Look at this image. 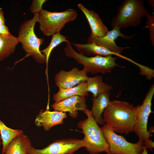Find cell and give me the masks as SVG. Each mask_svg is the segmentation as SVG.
<instances>
[{"instance_id": "3957f363", "label": "cell", "mask_w": 154, "mask_h": 154, "mask_svg": "<svg viewBox=\"0 0 154 154\" xmlns=\"http://www.w3.org/2000/svg\"><path fill=\"white\" fill-rule=\"evenodd\" d=\"M64 50L66 56L74 59L78 64L82 65L83 69L87 73L93 75L99 73L105 74L110 72L115 67L123 68L116 63L117 57L112 55L88 57L80 54L75 50L69 41L66 42Z\"/></svg>"}, {"instance_id": "2e32d148", "label": "cell", "mask_w": 154, "mask_h": 154, "mask_svg": "<svg viewBox=\"0 0 154 154\" xmlns=\"http://www.w3.org/2000/svg\"><path fill=\"white\" fill-rule=\"evenodd\" d=\"M110 96L109 92L101 94L96 98H92V106L90 111L98 125H103L106 124L102 115L110 103Z\"/></svg>"}, {"instance_id": "d6986e66", "label": "cell", "mask_w": 154, "mask_h": 154, "mask_svg": "<svg viewBox=\"0 0 154 154\" xmlns=\"http://www.w3.org/2000/svg\"><path fill=\"white\" fill-rule=\"evenodd\" d=\"M86 82V90L91 92L94 98H96L101 94L109 92L112 88V85L104 83L102 77L100 76L88 77Z\"/></svg>"}, {"instance_id": "8fae6325", "label": "cell", "mask_w": 154, "mask_h": 154, "mask_svg": "<svg viewBox=\"0 0 154 154\" xmlns=\"http://www.w3.org/2000/svg\"><path fill=\"white\" fill-rule=\"evenodd\" d=\"M87 73L83 69L73 67L68 71L62 70L55 75L54 80L58 88H68L75 86L87 80Z\"/></svg>"}, {"instance_id": "7a4b0ae2", "label": "cell", "mask_w": 154, "mask_h": 154, "mask_svg": "<svg viewBox=\"0 0 154 154\" xmlns=\"http://www.w3.org/2000/svg\"><path fill=\"white\" fill-rule=\"evenodd\" d=\"M84 113L87 118L79 121L77 124V127L82 130L81 132L84 135L82 139L84 147L90 154H98L103 152L111 154L109 144L90 110L87 108Z\"/></svg>"}, {"instance_id": "4316f807", "label": "cell", "mask_w": 154, "mask_h": 154, "mask_svg": "<svg viewBox=\"0 0 154 154\" xmlns=\"http://www.w3.org/2000/svg\"><path fill=\"white\" fill-rule=\"evenodd\" d=\"M143 146L146 149H148L151 151H152L154 148V142L151 139L143 142Z\"/></svg>"}, {"instance_id": "ba28073f", "label": "cell", "mask_w": 154, "mask_h": 154, "mask_svg": "<svg viewBox=\"0 0 154 154\" xmlns=\"http://www.w3.org/2000/svg\"><path fill=\"white\" fill-rule=\"evenodd\" d=\"M154 94V85L149 88L141 105L136 106V116L133 131L138 136L139 140L144 142L152 136L147 130V124L149 116L152 112L151 101Z\"/></svg>"}, {"instance_id": "603a6c76", "label": "cell", "mask_w": 154, "mask_h": 154, "mask_svg": "<svg viewBox=\"0 0 154 154\" xmlns=\"http://www.w3.org/2000/svg\"><path fill=\"white\" fill-rule=\"evenodd\" d=\"M146 16L147 20L146 22V27L149 30V36L152 45H154V14L151 15L148 13Z\"/></svg>"}, {"instance_id": "7402d4cb", "label": "cell", "mask_w": 154, "mask_h": 154, "mask_svg": "<svg viewBox=\"0 0 154 154\" xmlns=\"http://www.w3.org/2000/svg\"><path fill=\"white\" fill-rule=\"evenodd\" d=\"M50 42L46 48L40 51L45 56L46 59V69L45 73L48 78V66L49 58L52 50L57 46L64 42H68V37L58 32L53 35Z\"/></svg>"}, {"instance_id": "9c48e42d", "label": "cell", "mask_w": 154, "mask_h": 154, "mask_svg": "<svg viewBox=\"0 0 154 154\" xmlns=\"http://www.w3.org/2000/svg\"><path fill=\"white\" fill-rule=\"evenodd\" d=\"M85 147L83 139H62L56 140L40 149H35L31 146L29 148L28 154H74Z\"/></svg>"}, {"instance_id": "ac0fdd59", "label": "cell", "mask_w": 154, "mask_h": 154, "mask_svg": "<svg viewBox=\"0 0 154 154\" xmlns=\"http://www.w3.org/2000/svg\"><path fill=\"white\" fill-rule=\"evenodd\" d=\"M86 87V83L85 82L70 88H59L58 92L53 95V100L55 102H56L74 96L86 97L89 95Z\"/></svg>"}, {"instance_id": "277c9868", "label": "cell", "mask_w": 154, "mask_h": 154, "mask_svg": "<svg viewBox=\"0 0 154 154\" xmlns=\"http://www.w3.org/2000/svg\"><path fill=\"white\" fill-rule=\"evenodd\" d=\"M33 18L23 22L19 28L17 37L22 47L26 53V57L32 56L36 62L42 64L46 62V57L40 50L44 42L42 38H38L34 32V27L39 21V14H34Z\"/></svg>"}, {"instance_id": "52a82bcc", "label": "cell", "mask_w": 154, "mask_h": 154, "mask_svg": "<svg viewBox=\"0 0 154 154\" xmlns=\"http://www.w3.org/2000/svg\"><path fill=\"white\" fill-rule=\"evenodd\" d=\"M109 145L111 154H140L143 142L139 140L134 143L127 141L123 136L117 135L107 124L101 127Z\"/></svg>"}, {"instance_id": "5b68a950", "label": "cell", "mask_w": 154, "mask_h": 154, "mask_svg": "<svg viewBox=\"0 0 154 154\" xmlns=\"http://www.w3.org/2000/svg\"><path fill=\"white\" fill-rule=\"evenodd\" d=\"M143 0H125L118 8V13L112 20V28L121 29L137 27L141 22L143 17L148 13Z\"/></svg>"}, {"instance_id": "83f0119b", "label": "cell", "mask_w": 154, "mask_h": 154, "mask_svg": "<svg viewBox=\"0 0 154 154\" xmlns=\"http://www.w3.org/2000/svg\"><path fill=\"white\" fill-rule=\"evenodd\" d=\"M140 154H148V153L147 150L144 146L143 147V150Z\"/></svg>"}, {"instance_id": "4dcf8cb0", "label": "cell", "mask_w": 154, "mask_h": 154, "mask_svg": "<svg viewBox=\"0 0 154 154\" xmlns=\"http://www.w3.org/2000/svg\"></svg>"}, {"instance_id": "f546056e", "label": "cell", "mask_w": 154, "mask_h": 154, "mask_svg": "<svg viewBox=\"0 0 154 154\" xmlns=\"http://www.w3.org/2000/svg\"><path fill=\"white\" fill-rule=\"evenodd\" d=\"M2 144V140H1V136H0V147L1 145Z\"/></svg>"}, {"instance_id": "8992f818", "label": "cell", "mask_w": 154, "mask_h": 154, "mask_svg": "<svg viewBox=\"0 0 154 154\" xmlns=\"http://www.w3.org/2000/svg\"><path fill=\"white\" fill-rule=\"evenodd\" d=\"M78 15L76 11L72 8L61 12H52L42 9L38 21L40 29L45 36H52L60 32L66 23L74 20Z\"/></svg>"}, {"instance_id": "6da1fadb", "label": "cell", "mask_w": 154, "mask_h": 154, "mask_svg": "<svg viewBox=\"0 0 154 154\" xmlns=\"http://www.w3.org/2000/svg\"><path fill=\"white\" fill-rule=\"evenodd\" d=\"M136 106L124 101H110L103 113V118L116 133L127 134L133 131Z\"/></svg>"}, {"instance_id": "9a60e30c", "label": "cell", "mask_w": 154, "mask_h": 154, "mask_svg": "<svg viewBox=\"0 0 154 154\" xmlns=\"http://www.w3.org/2000/svg\"><path fill=\"white\" fill-rule=\"evenodd\" d=\"M73 44L77 49L78 53L85 56L92 57L99 56H106L115 55L129 61L131 60L130 58L121 54H117L105 48L98 46L94 43L85 44L73 43Z\"/></svg>"}, {"instance_id": "484cf974", "label": "cell", "mask_w": 154, "mask_h": 154, "mask_svg": "<svg viewBox=\"0 0 154 154\" xmlns=\"http://www.w3.org/2000/svg\"><path fill=\"white\" fill-rule=\"evenodd\" d=\"M137 66L139 68L140 70L139 74L145 76L147 79L150 80L154 77V70L138 63Z\"/></svg>"}, {"instance_id": "4fadbf2b", "label": "cell", "mask_w": 154, "mask_h": 154, "mask_svg": "<svg viewBox=\"0 0 154 154\" xmlns=\"http://www.w3.org/2000/svg\"><path fill=\"white\" fill-rule=\"evenodd\" d=\"M65 113L60 111H50L48 109L41 110L36 116L35 121L37 127H42L46 131L56 125L64 124L63 120L67 117Z\"/></svg>"}, {"instance_id": "cb8c5ba5", "label": "cell", "mask_w": 154, "mask_h": 154, "mask_svg": "<svg viewBox=\"0 0 154 154\" xmlns=\"http://www.w3.org/2000/svg\"><path fill=\"white\" fill-rule=\"evenodd\" d=\"M46 0H33L30 7V10L34 14H40L42 11V6L45 3Z\"/></svg>"}, {"instance_id": "44dd1931", "label": "cell", "mask_w": 154, "mask_h": 154, "mask_svg": "<svg viewBox=\"0 0 154 154\" xmlns=\"http://www.w3.org/2000/svg\"><path fill=\"white\" fill-rule=\"evenodd\" d=\"M23 133L22 130L13 129L7 127L0 119V135L2 145V154H4L6 148L10 142L17 135Z\"/></svg>"}, {"instance_id": "5bb4252c", "label": "cell", "mask_w": 154, "mask_h": 154, "mask_svg": "<svg viewBox=\"0 0 154 154\" xmlns=\"http://www.w3.org/2000/svg\"><path fill=\"white\" fill-rule=\"evenodd\" d=\"M87 19L91 30L90 35L93 37H101L105 36L109 31L99 15L92 11L88 10L82 4L77 5Z\"/></svg>"}, {"instance_id": "d4e9b609", "label": "cell", "mask_w": 154, "mask_h": 154, "mask_svg": "<svg viewBox=\"0 0 154 154\" xmlns=\"http://www.w3.org/2000/svg\"><path fill=\"white\" fill-rule=\"evenodd\" d=\"M5 19L2 8L0 7V35L10 36L11 35L8 27L5 25Z\"/></svg>"}, {"instance_id": "f1b7e54d", "label": "cell", "mask_w": 154, "mask_h": 154, "mask_svg": "<svg viewBox=\"0 0 154 154\" xmlns=\"http://www.w3.org/2000/svg\"><path fill=\"white\" fill-rule=\"evenodd\" d=\"M148 2L149 4L151 5L153 8V11H154V0H148Z\"/></svg>"}, {"instance_id": "30bf717a", "label": "cell", "mask_w": 154, "mask_h": 154, "mask_svg": "<svg viewBox=\"0 0 154 154\" xmlns=\"http://www.w3.org/2000/svg\"><path fill=\"white\" fill-rule=\"evenodd\" d=\"M120 29L118 27H114L112 30L109 31L105 36L101 37H93L90 35L88 38L87 43H94L112 52L121 55L124 50L129 47H121L118 46L115 42V40L119 37L123 39H128L133 37L135 34L130 36L126 35L121 32Z\"/></svg>"}, {"instance_id": "ffe728a7", "label": "cell", "mask_w": 154, "mask_h": 154, "mask_svg": "<svg viewBox=\"0 0 154 154\" xmlns=\"http://www.w3.org/2000/svg\"><path fill=\"white\" fill-rule=\"evenodd\" d=\"M19 42L17 37L0 35V61L9 56L15 51Z\"/></svg>"}, {"instance_id": "e0dca14e", "label": "cell", "mask_w": 154, "mask_h": 154, "mask_svg": "<svg viewBox=\"0 0 154 154\" xmlns=\"http://www.w3.org/2000/svg\"><path fill=\"white\" fill-rule=\"evenodd\" d=\"M31 145L29 137L23 133L10 142L6 148L4 154H28L29 148Z\"/></svg>"}, {"instance_id": "7c38bea8", "label": "cell", "mask_w": 154, "mask_h": 154, "mask_svg": "<svg viewBox=\"0 0 154 154\" xmlns=\"http://www.w3.org/2000/svg\"><path fill=\"white\" fill-rule=\"evenodd\" d=\"M85 97L80 96H73L54 102L51 106L55 111L68 112L70 117L75 119L78 117V111L84 112L87 109Z\"/></svg>"}]
</instances>
